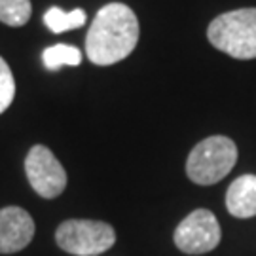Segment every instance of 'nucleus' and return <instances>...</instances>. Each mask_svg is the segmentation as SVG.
<instances>
[{"mask_svg":"<svg viewBox=\"0 0 256 256\" xmlns=\"http://www.w3.org/2000/svg\"><path fill=\"white\" fill-rule=\"evenodd\" d=\"M55 241L64 252L76 256H97L116 243L114 228L101 220H64L55 232Z\"/></svg>","mask_w":256,"mask_h":256,"instance_id":"obj_4","label":"nucleus"},{"mask_svg":"<svg viewBox=\"0 0 256 256\" xmlns=\"http://www.w3.org/2000/svg\"><path fill=\"white\" fill-rule=\"evenodd\" d=\"M30 14V0H0V21L8 27H23Z\"/></svg>","mask_w":256,"mask_h":256,"instance_id":"obj_11","label":"nucleus"},{"mask_svg":"<svg viewBox=\"0 0 256 256\" xmlns=\"http://www.w3.org/2000/svg\"><path fill=\"white\" fill-rule=\"evenodd\" d=\"M226 209L236 218L256 216V174H241L230 184Z\"/></svg>","mask_w":256,"mask_h":256,"instance_id":"obj_8","label":"nucleus"},{"mask_svg":"<svg viewBox=\"0 0 256 256\" xmlns=\"http://www.w3.org/2000/svg\"><path fill=\"white\" fill-rule=\"evenodd\" d=\"M86 12L80 8L72 10V12H64V10L57 8H50L46 12V16H44V23H46V27L55 32V34H59V32H64V30H72V28H80L86 25Z\"/></svg>","mask_w":256,"mask_h":256,"instance_id":"obj_9","label":"nucleus"},{"mask_svg":"<svg viewBox=\"0 0 256 256\" xmlns=\"http://www.w3.org/2000/svg\"><path fill=\"white\" fill-rule=\"evenodd\" d=\"M42 61L46 64L48 70H59L61 66H78L82 63V54L80 50L66 44H55L52 48H46L42 54Z\"/></svg>","mask_w":256,"mask_h":256,"instance_id":"obj_10","label":"nucleus"},{"mask_svg":"<svg viewBox=\"0 0 256 256\" xmlns=\"http://www.w3.org/2000/svg\"><path fill=\"white\" fill-rule=\"evenodd\" d=\"M16 97V80L8 63L0 57V114L10 108Z\"/></svg>","mask_w":256,"mask_h":256,"instance_id":"obj_12","label":"nucleus"},{"mask_svg":"<svg viewBox=\"0 0 256 256\" xmlns=\"http://www.w3.org/2000/svg\"><path fill=\"white\" fill-rule=\"evenodd\" d=\"M138 42V21L135 12L120 2L102 6L93 19L86 54L90 61L99 66H108L133 54Z\"/></svg>","mask_w":256,"mask_h":256,"instance_id":"obj_1","label":"nucleus"},{"mask_svg":"<svg viewBox=\"0 0 256 256\" xmlns=\"http://www.w3.org/2000/svg\"><path fill=\"white\" fill-rule=\"evenodd\" d=\"M238 164V146L228 137L214 135L200 140L186 162L188 178L202 186L220 182Z\"/></svg>","mask_w":256,"mask_h":256,"instance_id":"obj_3","label":"nucleus"},{"mask_svg":"<svg viewBox=\"0 0 256 256\" xmlns=\"http://www.w3.org/2000/svg\"><path fill=\"white\" fill-rule=\"evenodd\" d=\"M25 173L34 192L46 200L61 196L66 186L64 167L54 156V152L42 144H36L28 150L25 158Z\"/></svg>","mask_w":256,"mask_h":256,"instance_id":"obj_6","label":"nucleus"},{"mask_svg":"<svg viewBox=\"0 0 256 256\" xmlns=\"http://www.w3.org/2000/svg\"><path fill=\"white\" fill-rule=\"evenodd\" d=\"M207 38L234 59H256V8L226 12L210 21Z\"/></svg>","mask_w":256,"mask_h":256,"instance_id":"obj_2","label":"nucleus"},{"mask_svg":"<svg viewBox=\"0 0 256 256\" xmlns=\"http://www.w3.org/2000/svg\"><path fill=\"white\" fill-rule=\"evenodd\" d=\"M34 238V220L21 207L0 209V254H14Z\"/></svg>","mask_w":256,"mask_h":256,"instance_id":"obj_7","label":"nucleus"},{"mask_svg":"<svg viewBox=\"0 0 256 256\" xmlns=\"http://www.w3.org/2000/svg\"><path fill=\"white\" fill-rule=\"evenodd\" d=\"M220 224L209 209H196L174 230V245L186 254H205L220 243Z\"/></svg>","mask_w":256,"mask_h":256,"instance_id":"obj_5","label":"nucleus"}]
</instances>
